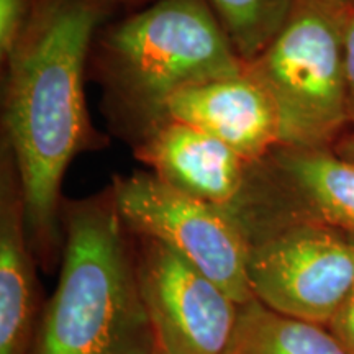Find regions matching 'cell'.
<instances>
[{
	"label": "cell",
	"mask_w": 354,
	"mask_h": 354,
	"mask_svg": "<svg viewBox=\"0 0 354 354\" xmlns=\"http://www.w3.org/2000/svg\"><path fill=\"white\" fill-rule=\"evenodd\" d=\"M63 233L59 281L43 307L32 354H153L133 236L112 187L64 201Z\"/></svg>",
	"instance_id": "3"
},
{
	"label": "cell",
	"mask_w": 354,
	"mask_h": 354,
	"mask_svg": "<svg viewBox=\"0 0 354 354\" xmlns=\"http://www.w3.org/2000/svg\"><path fill=\"white\" fill-rule=\"evenodd\" d=\"M330 2L336 3V6H342L344 8H351L354 7V0H330Z\"/></svg>",
	"instance_id": "19"
},
{
	"label": "cell",
	"mask_w": 354,
	"mask_h": 354,
	"mask_svg": "<svg viewBox=\"0 0 354 354\" xmlns=\"http://www.w3.org/2000/svg\"><path fill=\"white\" fill-rule=\"evenodd\" d=\"M328 328L349 353L354 354V289L335 313Z\"/></svg>",
	"instance_id": "16"
},
{
	"label": "cell",
	"mask_w": 354,
	"mask_h": 354,
	"mask_svg": "<svg viewBox=\"0 0 354 354\" xmlns=\"http://www.w3.org/2000/svg\"><path fill=\"white\" fill-rule=\"evenodd\" d=\"M15 158L0 145V354H32L43 307Z\"/></svg>",
	"instance_id": "11"
},
{
	"label": "cell",
	"mask_w": 354,
	"mask_h": 354,
	"mask_svg": "<svg viewBox=\"0 0 354 354\" xmlns=\"http://www.w3.org/2000/svg\"><path fill=\"white\" fill-rule=\"evenodd\" d=\"M254 299L284 315L328 326L354 289V238L317 221H290L250 240Z\"/></svg>",
	"instance_id": "6"
},
{
	"label": "cell",
	"mask_w": 354,
	"mask_h": 354,
	"mask_svg": "<svg viewBox=\"0 0 354 354\" xmlns=\"http://www.w3.org/2000/svg\"><path fill=\"white\" fill-rule=\"evenodd\" d=\"M133 154L162 183L228 214L245 189L251 165L220 140L172 120L141 138Z\"/></svg>",
	"instance_id": "10"
},
{
	"label": "cell",
	"mask_w": 354,
	"mask_h": 354,
	"mask_svg": "<svg viewBox=\"0 0 354 354\" xmlns=\"http://www.w3.org/2000/svg\"><path fill=\"white\" fill-rule=\"evenodd\" d=\"M57 0H0V59L2 66L35 37Z\"/></svg>",
	"instance_id": "14"
},
{
	"label": "cell",
	"mask_w": 354,
	"mask_h": 354,
	"mask_svg": "<svg viewBox=\"0 0 354 354\" xmlns=\"http://www.w3.org/2000/svg\"><path fill=\"white\" fill-rule=\"evenodd\" d=\"M140 294L166 354H221L240 304L196 266L149 236L133 234Z\"/></svg>",
	"instance_id": "8"
},
{
	"label": "cell",
	"mask_w": 354,
	"mask_h": 354,
	"mask_svg": "<svg viewBox=\"0 0 354 354\" xmlns=\"http://www.w3.org/2000/svg\"><path fill=\"white\" fill-rule=\"evenodd\" d=\"M88 66L110 128L131 146L166 120L177 92L245 69L207 0H153L104 25Z\"/></svg>",
	"instance_id": "2"
},
{
	"label": "cell",
	"mask_w": 354,
	"mask_h": 354,
	"mask_svg": "<svg viewBox=\"0 0 354 354\" xmlns=\"http://www.w3.org/2000/svg\"><path fill=\"white\" fill-rule=\"evenodd\" d=\"M234 51L248 63L272 41L295 0H207Z\"/></svg>",
	"instance_id": "13"
},
{
	"label": "cell",
	"mask_w": 354,
	"mask_h": 354,
	"mask_svg": "<svg viewBox=\"0 0 354 354\" xmlns=\"http://www.w3.org/2000/svg\"><path fill=\"white\" fill-rule=\"evenodd\" d=\"M110 8L97 0H57L35 37L3 71L2 140L20 174L28 241L43 271L63 258L66 169L81 153L109 143L92 125L86 73Z\"/></svg>",
	"instance_id": "1"
},
{
	"label": "cell",
	"mask_w": 354,
	"mask_h": 354,
	"mask_svg": "<svg viewBox=\"0 0 354 354\" xmlns=\"http://www.w3.org/2000/svg\"><path fill=\"white\" fill-rule=\"evenodd\" d=\"M153 354H166L165 353V349H162L161 346H159V344L156 343V348H154V351H153Z\"/></svg>",
	"instance_id": "20"
},
{
	"label": "cell",
	"mask_w": 354,
	"mask_h": 354,
	"mask_svg": "<svg viewBox=\"0 0 354 354\" xmlns=\"http://www.w3.org/2000/svg\"><path fill=\"white\" fill-rule=\"evenodd\" d=\"M344 69L348 88V131L354 135V7L346 8L344 19Z\"/></svg>",
	"instance_id": "15"
},
{
	"label": "cell",
	"mask_w": 354,
	"mask_h": 354,
	"mask_svg": "<svg viewBox=\"0 0 354 354\" xmlns=\"http://www.w3.org/2000/svg\"><path fill=\"white\" fill-rule=\"evenodd\" d=\"M221 354H351L328 326L305 322L253 299L240 307Z\"/></svg>",
	"instance_id": "12"
},
{
	"label": "cell",
	"mask_w": 354,
	"mask_h": 354,
	"mask_svg": "<svg viewBox=\"0 0 354 354\" xmlns=\"http://www.w3.org/2000/svg\"><path fill=\"white\" fill-rule=\"evenodd\" d=\"M344 19L330 0H295L272 41L245 63L276 107L282 146L331 149L349 130Z\"/></svg>",
	"instance_id": "4"
},
{
	"label": "cell",
	"mask_w": 354,
	"mask_h": 354,
	"mask_svg": "<svg viewBox=\"0 0 354 354\" xmlns=\"http://www.w3.org/2000/svg\"><path fill=\"white\" fill-rule=\"evenodd\" d=\"M166 120L194 127L256 162L281 145V125L271 97L245 69L236 76L177 92Z\"/></svg>",
	"instance_id": "9"
},
{
	"label": "cell",
	"mask_w": 354,
	"mask_h": 354,
	"mask_svg": "<svg viewBox=\"0 0 354 354\" xmlns=\"http://www.w3.org/2000/svg\"><path fill=\"white\" fill-rule=\"evenodd\" d=\"M333 151L344 159L354 161V135L346 131L344 135L333 145Z\"/></svg>",
	"instance_id": "17"
},
{
	"label": "cell",
	"mask_w": 354,
	"mask_h": 354,
	"mask_svg": "<svg viewBox=\"0 0 354 354\" xmlns=\"http://www.w3.org/2000/svg\"><path fill=\"white\" fill-rule=\"evenodd\" d=\"M110 187L128 232L162 243L236 304L254 299L248 279L250 241L227 210L171 187L149 171L115 176Z\"/></svg>",
	"instance_id": "5"
},
{
	"label": "cell",
	"mask_w": 354,
	"mask_h": 354,
	"mask_svg": "<svg viewBox=\"0 0 354 354\" xmlns=\"http://www.w3.org/2000/svg\"><path fill=\"white\" fill-rule=\"evenodd\" d=\"M97 2L102 3V6L112 8L117 6H136V3L145 2V0H97Z\"/></svg>",
	"instance_id": "18"
},
{
	"label": "cell",
	"mask_w": 354,
	"mask_h": 354,
	"mask_svg": "<svg viewBox=\"0 0 354 354\" xmlns=\"http://www.w3.org/2000/svg\"><path fill=\"white\" fill-rule=\"evenodd\" d=\"M230 215L248 241L290 221H317L354 238V161L333 149L279 145L251 162Z\"/></svg>",
	"instance_id": "7"
}]
</instances>
